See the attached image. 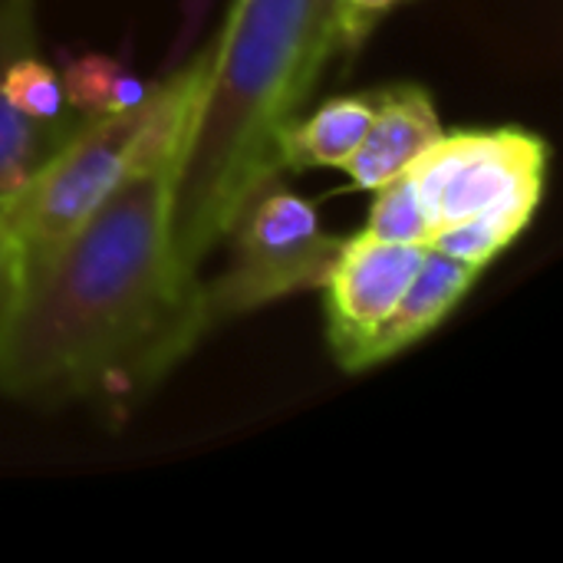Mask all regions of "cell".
I'll use <instances>...</instances> for the list:
<instances>
[{
    "label": "cell",
    "mask_w": 563,
    "mask_h": 563,
    "mask_svg": "<svg viewBox=\"0 0 563 563\" xmlns=\"http://www.w3.org/2000/svg\"><path fill=\"white\" fill-rule=\"evenodd\" d=\"M3 92L7 99L13 102L16 112H23L26 119H36V122H73L79 119L69 102H66V92H63V79H59V69H53L40 53L36 46L16 53L7 69H3Z\"/></svg>",
    "instance_id": "obj_13"
},
{
    "label": "cell",
    "mask_w": 563,
    "mask_h": 563,
    "mask_svg": "<svg viewBox=\"0 0 563 563\" xmlns=\"http://www.w3.org/2000/svg\"><path fill=\"white\" fill-rule=\"evenodd\" d=\"M482 274L485 271L475 264H465L452 254L426 247V257H422L412 284L406 287L402 300L396 303V310L386 317V323L376 330V336L363 350L360 373L412 350L419 340L435 333L462 307V300L472 294V287L478 284Z\"/></svg>",
    "instance_id": "obj_8"
},
{
    "label": "cell",
    "mask_w": 563,
    "mask_h": 563,
    "mask_svg": "<svg viewBox=\"0 0 563 563\" xmlns=\"http://www.w3.org/2000/svg\"><path fill=\"white\" fill-rule=\"evenodd\" d=\"M406 0H330V46L333 56L356 53L373 30Z\"/></svg>",
    "instance_id": "obj_15"
},
{
    "label": "cell",
    "mask_w": 563,
    "mask_h": 563,
    "mask_svg": "<svg viewBox=\"0 0 563 563\" xmlns=\"http://www.w3.org/2000/svg\"><path fill=\"white\" fill-rule=\"evenodd\" d=\"M369 214H366V234L383 241H402V244H426L432 238L426 208L419 201V191L412 185V175L402 172L393 181L369 191Z\"/></svg>",
    "instance_id": "obj_14"
},
{
    "label": "cell",
    "mask_w": 563,
    "mask_h": 563,
    "mask_svg": "<svg viewBox=\"0 0 563 563\" xmlns=\"http://www.w3.org/2000/svg\"><path fill=\"white\" fill-rule=\"evenodd\" d=\"M181 142L56 244L16 261L0 307V396L86 402L119 419L211 330L205 284L172 238Z\"/></svg>",
    "instance_id": "obj_1"
},
{
    "label": "cell",
    "mask_w": 563,
    "mask_h": 563,
    "mask_svg": "<svg viewBox=\"0 0 563 563\" xmlns=\"http://www.w3.org/2000/svg\"><path fill=\"white\" fill-rule=\"evenodd\" d=\"M36 46V0H0V79L7 63ZM73 122H36L13 109L0 82V198L20 191L73 132Z\"/></svg>",
    "instance_id": "obj_9"
},
{
    "label": "cell",
    "mask_w": 563,
    "mask_h": 563,
    "mask_svg": "<svg viewBox=\"0 0 563 563\" xmlns=\"http://www.w3.org/2000/svg\"><path fill=\"white\" fill-rule=\"evenodd\" d=\"M211 53L214 43H208L165 82H155L145 102L122 112L79 119L73 125L36 175L10 195L16 261L56 244L135 172L185 139L211 69Z\"/></svg>",
    "instance_id": "obj_3"
},
{
    "label": "cell",
    "mask_w": 563,
    "mask_h": 563,
    "mask_svg": "<svg viewBox=\"0 0 563 563\" xmlns=\"http://www.w3.org/2000/svg\"><path fill=\"white\" fill-rule=\"evenodd\" d=\"M13 271H16V241L10 231V195H3L0 198V307L7 300Z\"/></svg>",
    "instance_id": "obj_16"
},
{
    "label": "cell",
    "mask_w": 563,
    "mask_h": 563,
    "mask_svg": "<svg viewBox=\"0 0 563 563\" xmlns=\"http://www.w3.org/2000/svg\"><path fill=\"white\" fill-rule=\"evenodd\" d=\"M373 119V89L346 92L320 102L310 115H297L280 135V168L284 172H313L336 168L343 172L356 155Z\"/></svg>",
    "instance_id": "obj_10"
},
{
    "label": "cell",
    "mask_w": 563,
    "mask_h": 563,
    "mask_svg": "<svg viewBox=\"0 0 563 563\" xmlns=\"http://www.w3.org/2000/svg\"><path fill=\"white\" fill-rule=\"evenodd\" d=\"M422 257L426 244L383 241L366 231L340 241L317 287L323 294L327 343L340 369L360 373L363 350L402 300Z\"/></svg>",
    "instance_id": "obj_6"
},
{
    "label": "cell",
    "mask_w": 563,
    "mask_h": 563,
    "mask_svg": "<svg viewBox=\"0 0 563 563\" xmlns=\"http://www.w3.org/2000/svg\"><path fill=\"white\" fill-rule=\"evenodd\" d=\"M59 79H63L66 102L79 119L132 109V106L145 102L148 92L155 89V82H145L122 59H115L109 53H82V56L69 59L63 66Z\"/></svg>",
    "instance_id": "obj_11"
},
{
    "label": "cell",
    "mask_w": 563,
    "mask_h": 563,
    "mask_svg": "<svg viewBox=\"0 0 563 563\" xmlns=\"http://www.w3.org/2000/svg\"><path fill=\"white\" fill-rule=\"evenodd\" d=\"M551 145L525 125L459 129L409 168L432 238L495 208H541ZM429 238V241H432Z\"/></svg>",
    "instance_id": "obj_5"
},
{
    "label": "cell",
    "mask_w": 563,
    "mask_h": 563,
    "mask_svg": "<svg viewBox=\"0 0 563 563\" xmlns=\"http://www.w3.org/2000/svg\"><path fill=\"white\" fill-rule=\"evenodd\" d=\"M211 43L172 191V238L191 271L284 172L280 135L333 59L330 0H234Z\"/></svg>",
    "instance_id": "obj_2"
},
{
    "label": "cell",
    "mask_w": 563,
    "mask_h": 563,
    "mask_svg": "<svg viewBox=\"0 0 563 563\" xmlns=\"http://www.w3.org/2000/svg\"><path fill=\"white\" fill-rule=\"evenodd\" d=\"M224 241L228 264L205 284L211 327L271 307L290 294L317 290L343 238L323 228L317 201L274 178L244 205Z\"/></svg>",
    "instance_id": "obj_4"
},
{
    "label": "cell",
    "mask_w": 563,
    "mask_h": 563,
    "mask_svg": "<svg viewBox=\"0 0 563 563\" xmlns=\"http://www.w3.org/2000/svg\"><path fill=\"white\" fill-rule=\"evenodd\" d=\"M445 132L432 92L419 82H396L373 89V119L369 129L343 168L350 188L373 191L396 175L409 172Z\"/></svg>",
    "instance_id": "obj_7"
},
{
    "label": "cell",
    "mask_w": 563,
    "mask_h": 563,
    "mask_svg": "<svg viewBox=\"0 0 563 563\" xmlns=\"http://www.w3.org/2000/svg\"><path fill=\"white\" fill-rule=\"evenodd\" d=\"M534 214H538L534 208H495V211L475 214L468 221H459L452 228H442L429 241V247L485 271L495 257H501L531 228Z\"/></svg>",
    "instance_id": "obj_12"
}]
</instances>
